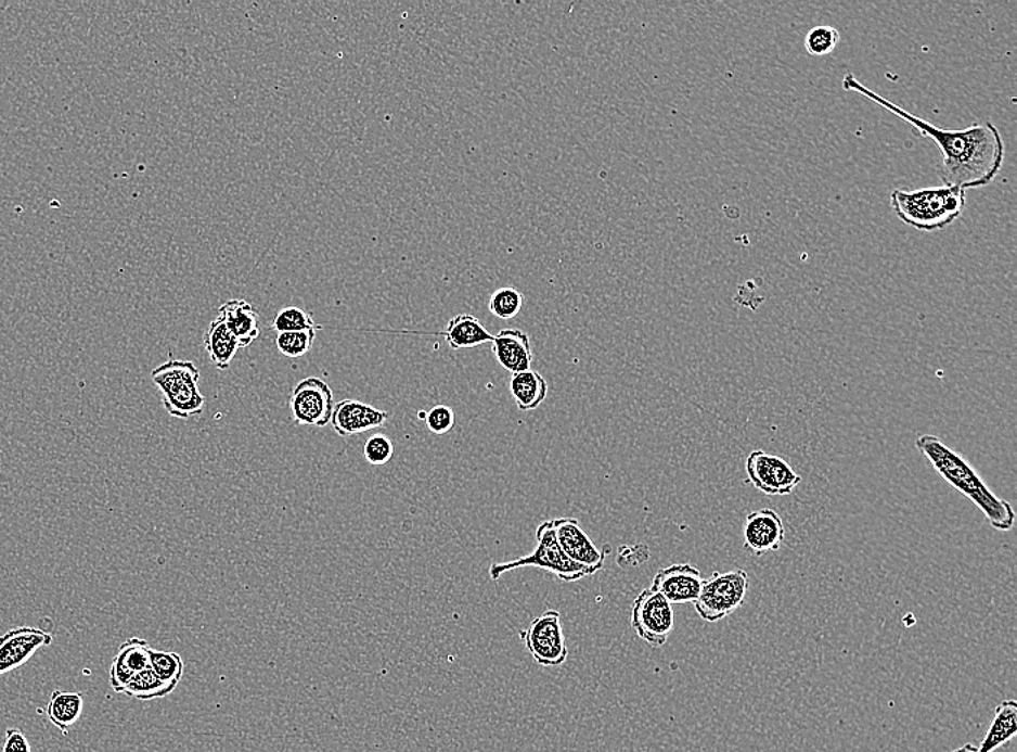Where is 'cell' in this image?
Wrapping results in <instances>:
<instances>
[{
	"instance_id": "obj_26",
	"label": "cell",
	"mask_w": 1017,
	"mask_h": 752,
	"mask_svg": "<svg viewBox=\"0 0 1017 752\" xmlns=\"http://www.w3.org/2000/svg\"><path fill=\"white\" fill-rule=\"evenodd\" d=\"M524 294L515 286H502L494 291L489 302V310L502 320H511L519 315L524 306Z\"/></svg>"
},
{
	"instance_id": "obj_12",
	"label": "cell",
	"mask_w": 1017,
	"mask_h": 752,
	"mask_svg": "<svg viewBox=\"0 0 1017 752\" xmlns=\"http://www.w3.org/2000/svg\"><path fill=\"white\" fill-rule=\"evenodd\" d=\"M52 636L41 628L16 627L0 637V676L28 663L42 647L51 646Z\"/></svg>"
},
{
	"instance_id": "obj_33",
	"label": "cell",
	"mask_w": 1017,
	"mask_h": 752,
	"mask_svg": "<svg viewBox=\"0 0 1017 752\" xmlns=\"http://www.w3.org/2000/svg\"><path fill=\"white\" fill-rule=\"evenodd\" d=\"M977 751H979V749H977L976 745L967 744V745L962 747V749L955 750L953 752H977Z\"/></svg>"
},
{
	"instance_id": "obj_3",
	"label": "cell",
	"mask_w": 1017,
	"mask_h": 752,
	"mask_svg": "<svg viewBox=\"0 0 1017 752\" xmlns=\"http://www.w3.org/2000/svg\"><path fill=\"white\" fill-rule=\"evenodd\" d=\"M894 215L921 232L949 228L966 211V191L958 187H932L914 191L894 190L890 195Z\"/></svg>"
},
{
	"instance_id": "obj_29",
	"label": "cell",
	"mask_w": 1017,
	"mask_h": 752,
	"mask_svg": "<svg viewBox=\"0 0 1017 752\" xmlns=\"http://www.w3.org/2000/svg\"><path fill=\"white\" fill-rule=\"evenodd\" d=\"M273 330L278 333L302 332V330L321 329L312 320L310 313L298 307H285L278 313L273 320Z\"/></svg>"
},
{
	"instance_id": "obj_13",
	"label": "cell",
	"mask_w": 1017,
	"mask_h": 752,
	"mask_svg": "<svg viewBox=\"0 0 1017 752\" xmlns=\"http://www.w3.org/2000/svg\"><path fill=\"white\" fill-rule=\"evenodd\" d=\"M703 582L701 572L697 568L688 563L672 564L659 569L652 581V589L662 595L671 606H681L697 601Z\"/></svg>"
},
{
	"instance_id": "obj_23",
	"label": "cell",
	"mask_w": 1017,
	"mask_h": 752,
	"mask_svg": "<svg viewBox=\"0 0 1017 752\" xmlns=\"http://www.w3.org/2000/svg\"><path fill=\"white\" fill-rule=\"evenodd\" d=\"M82 705H85V699L81 693L54 690L47 706L48 719L61 732L67 734L80 719Z\"/></svg>"
},
{
	"instance_id": "obj_19",
	"label": "cell",
	"mask_w": 1017,
	"mask_h": 752,
	"mask_svg": "<svg viewBox=\"0 0 1017 752\" xmlns=\"http://www.w3.org/2000/svg\"><path fill=\"white\" fill-rule=\"evenodd\" d=\"M445 336L451 349H471L493 342V334L481 324L477 317L472 315H458L450 320L445 332L437 333Z\"/></svg>"
},
{
	"instance_id": "obj_7",
	"label": "cell",
	"mask_w": 1017,
	"mask_h": 752,
	"mask_svg": "<svg viewBox=\"0 0 1017 752\" xmlns=\"http://www.w3.org/2000/svg\"><path fill=\"white\" fill-rule=\"evenodd\" d=\"M630 624L641 640L652 649L667 645L675 628L672 606L656 590L643 589L634 599Z\"/></svg>"
},
{
	"instance_id": "obj_18",
	"label": "cell",
	"mask_w": 1017,
	"mask_h": 752,
	"mask_svg": "<svg viewBox=\"0 0 1017 752\" xmlns=\"http://www.w3.org/2000/svg\"><path fill=\"white\" fill-rule=\"evenodd\" d=\"M217 317L228 326L241 347L250 346L260 336L258 311L245 299H229L221 304Z\"/></svg>"
},
{
	"instance_id": "obj_9",
	"label": "cell",
	"mask_w": 1017,
	"mask_h": 752,
	"mask_svg": "<svg viewBox=\"0 0 1017 752\" xmlns=\"http://www.w3.org/2000/svg\"><path fill=\"white\" fill-rule=\"evenodd\" d=\"M334 407L333 390L321 378L299 381L291 394V419L298 425L325 428L332 421Z\"/></svg>"
},
{
	"instance_id": "obj_5",
	"label": "cell",
	"mask_w": 1017,
	"mask_h": 752,
	"mask_svg": "<svg viewBox=\"0 0 1017 752\" xmlns=\"http://www.w3.org/2000/svg\"><path fill=\"white\" fill-rule=\"evenodd\" d=\"M520 568H538L551 572L563 582H577L585 576H593L589 568L574 563L561 549L552 520L545 521L537 530V547L532 553L507 563H493L490 566V579L499 581L505 573Z\"/></svg>"
},
{
	"instance_id": "obj_11",
	"label": "cell",
	"mask_w": 1017,
	"mask_h": 752,
	"mask_svg": "<svg viewBox=\"0 0 1017 752\" xmlns=\"http://www.w3.org/2000/svg\"><path fill=\"white\" fill-rule=\"evenodd\" d=\"M561 549L580 566L589 568L594 573L602 571L607 555L610 553V547L604 546L603 550L597 549L589 534L581 528L576 519L552 520Z\"/></svg>"
},
{
	"instance_id": "obj_27",
	"label": "cell",
	"mask_w": 1017,
	"mask_h": 752,
	"mask_svg": "<svg viewBox=\"0 0 1017 752\" xmlns=\"http://www.w3.org/2000/svg\"><path fill=\"white\" fill-rule=\"evenodd\" d=\"M317 337V329L302 332L278 333L276 347L281 355L289 359L302 358L311 350Z\"/></svg>"
},
{
	"instance_id": "obj_15",
	"label": "cell",
	"mask_w": 1017,
	"mask_h": 752,
	"mask_svg": "<svg viewBox=\"0 0 1017 752\" xmlns=\"http://www.w3.org/2000/svg\"><path fill=\"white\" fill-rule=\"evenodd\" d=\"M389 419V412L379 408L358 402V399H343L334 407L332 421L334 432L340 437L355 436V434L371 432L381 429Z\"/></svg>"
},
{
	"instance_id": "obj_4",
	"label": "cell",
	"mask_w": 1017,
	"mask_h": 752,
	"mask_svg": "<svg viewBox=\"0 0 1017 752\" xmlns=\"http://www.w3.org/2000/svg\"><path fill=\"white\" fill-rule=\"evenodd\" d=\"M152 382L163 394L169 416L180 420L202 416L206 398L199 391V371L191 360L171 359L151 373Z\"/></svg>"
},
{
	"instance_id": "obj_31",
	"label": "cell",
	"mask_w": 1017,
	"mask_h": 752,
	"mask_svg": "<svg viewBox=\"0 0 1017 752\" xmlns=\"http://www.w3.org/2000/svg\"><path fill=\"white\" fill-rule=\"evenodd\" d=\"M425 423L429 432L434 434H446L453 430L455 424V412L449 406H436L427 412Z\"/></svg>"
},
{
	"instance_id": "obj_25",
	"label": "cell",
	"mask_w": 1017,
	"mask_h": 752,
	"mask_svg": "<svg viewBox=\"0 0 1017 752\" xmlns=\"http://www.w3.org/2000/svg\"><path fill=\"white\" fill-rule=\"evenodd\" d=\"M151 668L165 684L178 686L184 675V660L180 654L152 649Z\"/></svg>"
},
{
	"instance_id": "obj_21",
	"label": "cell",
	"mask_w": 1017,
	"mask_h": 752,
	"mask_svg": "<svg viewBox=\"0 0 1017 752\" xmlns=\"http://www.w3.org/2000/svg\"><path fill=\"white\" fill-rule=\"evenodd\" d=\"M511 394L519 410H535L546 399L548 382L541 373L532 369L512 373Z\"/></svg>"
},
{
	"instance_id": "obj_14",
	"label": "cell",
	"mask_w": 1017,
	"mask_h": 752,
	"mask_svg": "<svg viewBox=\"0 0 1017 752\" xmlns=\"http://www.w3.org/2000/svg\"><path fill=\"white\" fill-rule=\"evenodd\" d=\"M743 533H745V549L756 556L780 550L786 537L784 521L771 508L750 512L746 517Z\"/></svg>"
},
{
	"instance_id": "obj_30",
	"label": "cell",
	"mask_w": 1017,
	"mask_h": 752,
	"mask_svg": "<svg viewBox=\"0 0 1017 752\" xmlns=\"http://www.w3.org/2000/svg\"><path fill=\"white\" fill-rule=\"evenodd\" d=\"M394 442L385 434H373L364 443L363 455L372 467H382V464L389 463V460L394 458Z\"/></svg>"
},
{
	"instance_id": "obj_22",
	"label": "cell",
	"mask_w": 1017,
	"mask_h": 752,
	"mask_svg": "<svg viewBox=\"0 0 1017 752\" xmlns=\"http://www.w3.org/2000/svg\"><path fill=\"white\" fill-rule=\"evenodd\" d=\"M1017 734V703L1005 701L997 706L993 723L977 752H993L1014 740Z\"/></svg>"
},
{
	"instance_id": "obj_16",
	"label": "cell",
	"mask_w": 1017,
	"mask_h": 752,
	"mask_svg": "<svg viewBox=\"0 0 1017 752\" xmlns=\"http://www.w3.org/2000/svg\"><path fill=\"white\" fill-rule=\"evenodd\" d=\"M151 646L142 638L132 637L119 647L111 667V686L124 694L126 685L137 673L151 666Z\"/></svg>"
},
{
	"instance_id": "obj_1",
	"label": "cell",
	"mask_w": 1017,
	"mask_h": 752,
	"mask_svg": "<svg viewBox=\"0 0 1017 752\" xmlns=\"http://www.w3.org/2000/svg\"><path fill=\"white\" fill-rule=\"evenodd\" d=\"M842 89L849 93H858L879 104L899 119L914 126L916 132L924 138L931 139L940 148L942 163L938 167V176L942 184L958 187L964 191L981 189L989 186L997 177L1005 163V142L1001 130L992 122L975 124L967 129H942L921 119L914 113L905 111L897 103L890 102L884 95L864 86L854 74H847L842 78Z\"/></svg>"
},
{
	"instance_id": "obj_28",
	"label": "cell",
	"mask_w": 1017,
	"mask_h": 752,
	"mask_svg": "<svg viewBox=\"0 0 1017 752\" xmlns=\"http://www.w3.org/2000/svg\"><path fill=\"white\" fill-rule=\"evenodd\" d=\"M841 35L829 25H820L812 28L806 37V50L812 56L832 54L840 42Z\"/></svg>"
},
{
	"instance_id": "obj_20",
	"label": "cell",
	"mask_w": 1017,
	"mask_h": 752,
	"mask_svg": "<svg viewBox=\"0 0 1017 752\" xmlns=\"http://www.w3.org/2000/svg\"><path fill=\"white\" fill-rule=\"evenodd\" d=\"M204 346H206L211 364L219 371L229 369L234 356L237 355V350L241 349L237 339L234 337V334L230 332L228 326L219 317L208 326L206 337H204Z\"/></svg>"
},
{
	"instance_id": "obj_10",
	"label": "cell",
	"mask_w": 1017,
	"mask_h": 752,
	"mask_svg": "<svg viewBox=\"0 0 1017 752\" xmlns=\"http://www.w3.org/2000/svg\"><path fill=\"white\" fill-rule=\"evenodd\" d=\"M746 472L750 484L769 497H786L802 482L801 475L786 460L763 450L747 456Z\"/></svg>"
},
{
	"instance_id": "obj_17",
	"label": "cell",
	"mask_w": 1017,
	"mask_h": 752,
	"mask_svg": "<svg viewBox=\"0 0 1017 752\" xmlns=\"http://www.w3.org/2000/svg\"><path fill=\"white\" fill-rule=\"evenodd\" d=\"M493 354L498 362L512 373L530 369L533 362L528 334L520 329H503L493 339Z\"/></svg>"
},
{
	"instance_id": "obj_24",
	"label": "cell",
	"mask_w": 1017,
	"mask_h": 752,
	"mask_svg": "<svg viewBox=\"0 0 1017 752\" xmlns=\"http://www.w3.org/2000/svg\"><path fill=\"white\" fill-rule=\"evenodd\" d=\"M176 688L177 686L165 684V681L160 680L150 666L145 668V671L137 673V675L129 680V684L126 685L124 690V694L139 699V701H152V699L168 697Z\"/></svg>"
},
{
	"instance_id": "obj_2",
	"label": "cell",
	"mask_w": 1017,
	"mask_h": 752,
	"mask_svg": "<svg viewBox=\"0 0 1017 752\" xmlns=\"http://www.w3.org/2000/svg\"><path fill=\"white\" fill-rule=\"evenodd\" d=\"M915 445L916 449L929 460L938 475L964 497L970 499L983 512L994 530L1009 533L1015 527L1016 512L1012 504L993 494L988 484L981 480L979 472L962 455L950 449L932 434L918 437Z\"/></svg>"
},
{
	"instance_id": "obj_8",
	"label": "cell",
	"mask_w": 1017,
	"mask_h": 752,
	"mask_svg": "<svg viewBox=\"0 0 1017 752\" xmlns=\"http://www.w3.org/2000/svg\"><path fill=\"white\" fill-rule=\"evenodd\" d=\"M520 638L538 666L558 667L567 662L568 649L558 611L548 610L537 616L528 628L520 633Z\"/></svg>"
},
{
	"instance_id": "obj_34",
	"label": "cell",
	"mask_w": 1017,
	"mask_h": 752,
	"mask_svg": "<svg viewBox=\"0 0 1017 752\" xmlns=\"http://www.w3.org/2000/svg\"><path fill=\"white\" fill-rule=\"evenodd\" d=\"M425 417H427V412H425V411H420V412H419V419H420V420H425Z\"/></svg>"
},
{
	"instance_id": "obj_6",
	"label": "cell",
	"mask_w": 1017,
	"mask_h": 752,
	"mask_svg": "<svg viewBox=\"0 0 1017 752\" xmlns=\"http://www.w3.org/2000/svg\"><path fill=\"white\" fill-rule=\"evenodd\" d=\"M749 586V575L743 569L712 573L703 582L697 601L694 602L695 611L706 623H719L745 603Z\"/></svg>"
},
{
	"instance_id": "obj_32",
	"label": "cell",
	"mask_w": 1017,
	"mask_h": 752,
	"mask_svg": "<svg viewBox=\"0 0 1017 752\" xmlns=\"http://www.w3.org/2000/svg\"><path fill=\"white\" fill-rule=\"evenodd\" d=\"M2 752H33L28 738L16 728H9Z\"/></svg>"
}]
</instances>
